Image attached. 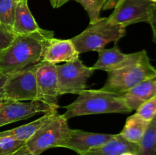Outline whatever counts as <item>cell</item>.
Masks as SVG:
<instances>
[{"label":"cell","mask_w":156,"mask_h":155,"mask_svg":"<svg viewBox=\"0 0 156 155\" xmlns=\"http://www.w3.org/2000/svg\"><path fill=\"white\" fill-rule=\"evenodd\" d=\"M8 100H9V99L6 98L3 94H0V108H1Z\"/></svg>","instance_id":"cell-30"},{"label":"cell","mask_w":156,"mask_h":155,"mask_svg":"<svg viewBox=\"0 0 156 155\" xmlns=\"http://www.w3.org/2000/svg\"><path fill=\"white\" fill-rule=\"evenodd\" d=\"M79 155H139V144L129 142L119 133L102 146Z\"/></svg>","instance_id":"cell-14"},{"label":"cell","mask_w":156,"mask_h":155,"mask_svg":"<svg viewBox=\"0 0 156 155\" xmlns=\"http://www.w3.org/2000/svg\"><path fill=\"white\" fill-rule=\"evenodd\" d=\"M155 118H156V116H155ZM155 118H154V119H155Z\"/></svg>","instance_id":"cell-33"},{"label":"cell","mask_w":156,"mask_h":155,"mask_svg":"<svg viewBox=\"0 0 156 155\" xmlns=\"http://www.w3.org/2000/svg\"><path fill=\"white\" fill-rule=\"evenodd\" d=\"M152 2H153L154 3H156V0H151Z\"/></svg>","instance_id":"cell-32"},{"label":"cell","mask_w":156,"mask_h":155,"mask_svg":"<svg viewBox=\"0 0 156 155\" xmlns=\"http://www.w3.org/2000/svg\"><path fill=\"white\" fill-rule=\"evenodd\" d=\"M15 33L0 23V52L9 47L15 39Z\"/></svg>","instance_id":"cell-24"},{"label":"cell","mask_w":156,"mask_h":155,"mask_svg":"<svg viewBox=\"0 0 156 155\" xmlns=\"http://www.w3.org/2000/svg\"><path fill=\"white\" fill-rule=\"evenodd\" d=\"M12 155H34L27 148L25 145L23 146L22 147L19 149V150H17L15 153H14Z\"/></svg>","instance_id":"cell-27"},{"label":"cell","mask_w":156,"mask_h":155,"mask_svg":"<svg viewBox=\"0 0 156 155\" xmlns=\"http://www.w3.org/2000/svg\"><path fill=\"white\" fill-rule=\"evenodd\" d=\"M65 108L66 110L62 115L67 119L80 115L131 112L121 94L102 89L82 91L77 99Z\"/></svg>","instance_id":"cell-2"},{"label":"cell","mask_w":156,"mask_h":155,"mask_svg":"<svg viewBox=\"0 0 156 155\" xmlns=\"http://www.w3.org/2000/svg\"><path fill=\"white\" fill-rule=\"evenodd\" d=\"M37 94V100L59 107L58 97L60 96L58 84L56 65L41 61L36 71Z\"/></svg>","instance_id":"cell-10"},{"label":"cell","mask_w":156,"mask_h":155,"mask_svg":"<svg viewBox=\"0 0 156 155\" xmlns=\"http://www.w3.org/2000/svg\"><path fill=\"white\" fill-rule=\"evenodd\" d=\"M126 35V27L111 22L108 18H100L89 23L85 30L71 39L78 53L98 51L111 42L117 43Z\"/></svg>","instance_id":"cell-4"},{"label":"cell","mask_w":156,"mask_h":155,"mask_svg":"<svg viewBox=\"0 0 156 155\" xmlns=\"http://www.w3.org/2000/svg\"><path fill=\"white\" fill-rule=\"evenodd\" d=\"M55 112H50L44 113L43 116L37 119V120L31 122L30 123H27L21 126L15 128V129H9V130L5 131V132H0V138L1 137H9V138H13L15 140L21 141H27L29 138H31L32 135L37 132L40 127L43 126L47 120L50 119Z\"/></svg>","instance_id":"cell-17"},{"label":"cell","mask_w":156,"mask_h":155,"mask_svg":"<svg viewBox=\"0 0 156 155\" xmlns=\"http://www.w3.org/2000/svg\"><path fill=\"white\" fill-rule=\"evenodd\" d=\"M155 3L151 0H119L110 21L126 27L140 22H149Z\"/></svg>","instance_id":"cell-8"},{"label":"cell","mask_w":156,"mask_h":155,"mask_svg":"<svg viewBox=\"0 0 156 155\" xmlns=\"http://www.w3.org/2000/svg\"><path fill=\"white\" fill-rule=\"evenodd\" d=\"M69 1V0H50V3H51L53 8L57 9V8H59L62 5H63L64 4H66Z\"/></svg>","instance_id":"cell-28"},{"label":"cell","mask_w":156,"mask_h":155,"mask_svg":"<svg viewBox=\"0 0 156 155\" xmlns=\"http://www.w3.org/2000/svg\"><path fill=\"white\" fill-rule=\"evenodd\" d=\"M149 122H150L143 119L138 114L135 113L126 119L123 129L120 134L129 142L139 144Z\"/></svg>","instance_id":"cell-18"},{"label":"cell","mask_w":156,"mask_h":155,"mask_svg":"<svg viewBox=\"0 0 156 155\" xmlns=\"http://www.w3.org/2000/svg\"><path fill=\"white\" fill-rule=\"evenodd\" d=\"M95 70L87 67L79 59L56 65L59 94H73L79 95L86 90L87 81Z\"/></svg>","instance_id":"cell-7"},{"label":"cell","mask_w":156,"mask_h":155,"mask_svg":"<svg viewBox=\"0 0 156 155\" xmlns=\"http://www.w3.org/2000/svg\"><path fill=\"white\" fill-rule=\"evenodd\" d=\"M82 5L88 13L90 23L98 21L100 17L101 11L103 9L104 0H74Z\"/></svg>","instance_id":"cell-21"},{"label":"cell","mask_w":156,"mask_h":155,"mask_svg":"<svg viewBox=\"0 0 156 155\" xmlns=\"http://www.w3.org/2000/svg\"><path fill=\"white\" fill-rule=\"evenodd\" d=\"M136 113L146 121H152L156 116V95L140 105Z\"/></svg>","instance_id":"cell-23"},{"label":"cell","mask_w":156,"mask_h":155,"mask_svg":"<svg viewBox=\"0 0 156 155\" xmlns=\"http://www.w3.org/2000/svg\"><path fill=\"white\" fill-rule=\"evenodd\" d=\"M6 78H7V75L0 74V94H3V85H4Z\"/></svg>","instance_id":"cell-29"},{"label":"cell","mask_w":156,"mask_h":155,"mask_svg":"<svg viewBox=\"0 0 156 155\" xmlns=\"http://www.w3.org/2000/svg\"><path fill=\"white\" fill-rule=\"evenodd\" d=\"M0 74H2V73H1V72H0Z\"/></svg>","instance_id":"cell-34"},{"label":"cell","mask_w":156,"mask_h":155,"mask_svg":"<svg viewBox=\"0 0 156 155\" xmlns=\"http://www.w3.org/2000/svg\"><path fill=\"white\" fill-rule=\"evenodd\" d=\"M98 59L92 68L94 70H102L108 72L121 68L129 62L134 56L133 53L126 54L120 51L117 45L111 49H101L98 51Z\"/></svg>","instance_id":"cell-15"},{"label":"cell","mask_w":156,"mask_h":155,"mask_svg":"<svg viewBox=\"0 0 156 155\" xmlns=\"http://www.w3.org/2000/svg\"><path fill=\"white\" fill-rule=\"evenodd\" d=\"M156 154V118L149 122L139 143V155Z\"/></svg>","instance_id":"cell-19"},{"label":"cell","mask_w":156,"mask_h":155,"mask_svg":"<svg viewBox=\"0 0 156 155\" xmlns=\"http://www.w3.org/2000/svg\"><path fill=\"white\" fill-rule=\"evenodd\" d=\"M39 29L41 27L30 12L27 0H21L17 2L13 26L14 33L15 34H27L34 33Z\"/></svg>","instance_id":"cell-16"},{"label":"cell","mask_w":156,"mask_h":155,"mask_svg":"<svg viewBox=\"0 0 156 155\" xmlns=\"http://www.w3.org/2000/svg\"><path fill=\"white\" fill-rule=\"evenodd\" d=\"M16 5L13 0H0V23L12 31Z\"/></svg>","instance_id":"cell-20"},{"label":"cell","mask_w":156,"mask_h":155,"mask_svg":"<svg viewBox=\"0 0 156 155\" xmlns=\"http://www.w3.org/2000/svg\"><path fill=\"white\" fill-rule=\"evenodd\" d=\"M156 76V68L152 65L145 50L134 53L133 59L118 69L108 71L102 90L114 93L125 92L140 82Z\"/></svg>","instance_id":"cell-3"},{"label":"cell","mask_w":156,"mask_h":155,"mask_svg":"<svg viewBox=\"0 0 156 155\" xmlns=\"http://www.w3.org/2000/svg\"></svg>","instance_id":"cell-35"},{"label":"cell","mask_w":156,"mask_h":155,"mask_svg":"<svg viewBox=\"0 0 156 155\" xmlns=\"http://www.w3.org/2000/svg\"><path fill=\"white\" fill-rule=\"evenodd\" d=\"M121 94L131 112L136 110L140 105L156 95V76L140 82Z\"/></svg>","instance_id":"cell-13"},{"label":"cell","mask_w":156,"mask_h":155,"mask_svg":"<svg viewBox=\"0 0 156 155\" xmlns=\"http://www.w3.org/2000/svg\"><path fill=\"white\" fill-rule=\"evenodd\" d=\"M114 135L88 132L79 129H71L69 136L62 147L82 154L93 148L102 146L111 140Z\"/></svg>","instance_id":"cell-11"},{"label":"cell","mask_w":156,"mask_h":155,"mask_svg":"<svg viewBox=\"0 0 156 155\" xmlns=\"http://www.w3.org/2000/svg\"><path fill=\"white\" fill-rule=\"evenodd\" d=\"M37 63L7 75L3 85V95L15 101L37 100Z\"/></svg>","instance_id":"cell-6"},{"label":"cell","mask_w":156,"mask_h":155,"mask_svg":"<svg viewBox=\"0 0 156 155\" xmlns=\"http://www.w3.org/2000/svg\"><path fill=\"white\" fill-rule=\"evenodd\" d=\"M52 30L39 29L27 34H16L9 47L0 52V72L5 75L23 70L42 61Z\"/></svg>","instance_id":"cell-1"},{"label":"cell","mask_w":156,"mask_h":155,"mask_svg":"<svg viewBox=\"0 0 156 155\" xmlns=\"http://www.w3.org/2000/svg\"><path fill=\"white\" fill-rule=\"evenodd\" d=\"M148 23L150 24L152 27V33H153V41L156 43V3L154 4L153 8H152Z\"/></svg>","instance_id":"cell-25"},{"label":"cell","mask_w":156,"mask_h":155,"mask_svg":"<svg viewBox=\"0 0 156 155\" xmlns=\"http://www.w3.org/2000/svg\"><path fill=\"white\" fill-rule=\"evenodd\" d=\"M79 58V53L71 39L62 40L52 38L46 48L43 62L56 65L59 62H69Z\"/></svg>","instance_id":"cell-12"},{"label":"cell","mask_w":156,"mask_h":155,"mask_svg":"<svg viewBox=\"0 0 156 155\" xmlns=\"http://www.w3.org/2000/svg\"><path fill=\"white\" fill-rule=\"evenodd\" d=\"M58 108L41 100L24 102L9 100L0 108V127L27 119L39 112H55Z\"/></svg>","instance_id":"cell-9"},{"label":"cell","mask_w":156,"mask_h":155,"mask_svg":"<svg viewBox=\"0 0 156 155\" xmlns=\"http://www.w3.org/2000/svg\"><path fill=\"white\" fill-rule=\"evenodd\" d=\"M68 119L56 112L25 143L34 155H41L53 147H62L70 134Z\"/></svg>","instance_id":"cell-5"},{"label":"cell","mask_w":156,"mask_h":155,"mask_svg":"<svg viewBox=\"0 0 156 155\" xmlns=\"http://www.w3.org/2000/svg\"><path fill=\"white\" fill-rule=\"evenodd\" d=\"M13 1L14 2H19V1H21V0H13Z\"/></svg>","instance_id":"cell-31"},{"label":"cell","mask_w":156,"mask_h":155,"mask_svg":"<svg viewBox=\"0 0 156 155\" xmlns=\"http://www.w3.org/2000/svg\"><path fill=\"white\" fill-rule=\"evenodd\" d=\"M119 0H104L103 10L114 9L118 3Z\"/></svg>","instance_id":"cell-26"},{"label":"cell","mask_w":156,"mask_h":155,"mask_svg":"<svg viewBox=\"0 0 156 155\" xmlns=\"http://www.w3.org/2000/svg\"><path fill=\"white\" fill-rule=\"evenodd\" d=\"M25 141H18L9 137L0 138V155H12L25 145Z\"/></svg>","instance_id":"cell-22"}]
</instances>
